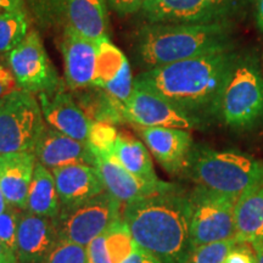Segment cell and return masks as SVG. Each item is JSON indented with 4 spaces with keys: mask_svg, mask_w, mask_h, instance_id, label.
<instances>
[{
    "mask_svg": "<svg viewBox=\"0 0 263 263\" xmlns=\"http://www.w3.org/2000/svg\"><path fill=\"white\" fill-rule=\"evenodd\" d=\"M122 218L137 245L162 263H188L194 249L190 205L177 185L123 205Z\"/></svg>",
    "mask_w": 263,
    "mask_h": 263,
    "instance_id": "cell-2",
    "label": "cell"
},
{
    "mask_svg": "<svg viewBox=\"0 0 263 263\" xmlns=\"http://www.w3.org/2000/svg\"><path fill=\"white\" fill-rule=\"evenodd\" d=\"M194 251L202 245L234 238L235 197L196 185L188 195Z\"/></svg>",
    "mask_w": 263,
    "mask_h": 263,
    "instance_id": "cell-8",
    "label": "cell"
},
{
    "mask_svg": "<svg viewBox=\"0 0 263 263\" xmlns=\"http://www.w3.org/2000/svg\"><path fill=\"white\" fill-rule=\"evenodd\" d=\"M3 11V10H2V8H0V12H2Z\"/></svg>",
    "mask_w": 263,
    "mask_h": 263,
    "instance_id": "cell-41",
    "label": "cell"
},
{
    "mask_svg": "<svg viewBox=\"0 0 263 263\" xmlns=\"http://www.w3.org/2000/svg\"><path fill=\"white\" fill-rule=\"evenodd\" d=\"M224 263H257L254 246L250 242H236L226 257Z\"/></svg>",
    "mask_w": 263,
    "mask_h": 263,
    "instance_id": "cell-31",
    "label": "cell"
},
{
    "mask_svg": "<svg viewBox=\"0 0 263 263\" xmlns=\"http://www.w3.org/2000/svg\"><path fill=\"white\" fill-rule=\"evenodd\" d=\"M112 156L117 159L127 171L138 178L149 183H159L161 179L156 176L153 160L147 150L140 140L136 139L126 132H120L115 145Z\"/></svg>",
    "mask_w": 263,
    "mask_h": 263,
    "instance_id": "cell-23",
    "label": "cell"
},
{
    "mask_svg": "<svg viewBox=\"0 0 263 263\" xmlns=\"http://www.w3.org/2000/svg\"><path fill=\"white\" fill-rule=\"evenodd\" d=\"M6 59L20 89L38 95L64 87L35 29H31Z\"/></svg>",
    "mask_w": 263,
    "mask_h": 263,
    "instance_id": "cell-9",
    "label": "cell"
},
{
    "mask_svg": "<svg viewBox=\"0 0 263 263\" xmlns=\"http://www.w3.org/2000/svg\"><path fill=\"white\" fill-rule=\"evenodd\" d=\"M235 244L236 240L233 238L200 246L193 252L188 263H224L226 257Z\"/></svg>",
    "mask_w": 263,
    "mask_h": 263,
    "instance_id": "cell-29",
    "label": "cell"
},
{
    "mask_svg": "<svg viewBox=\"0 0 263 263\" xmlns=\"http://www.w3.org/2000/svg\"><path fill=\"white\" fill-rule=\"evenodd\" d=\"M240 0H149L138 12L146 24H207L229 20Z\"/></svg>",
    "mask_w": 263,
    "mask_h": 263,
    "instance_id": "cell-10",
    "label": "cell"
},
{
    "mask_svg": "<svg viewBox=\"0 0 263 263\" xmlns=\"http://www.w3.org/2000/svg\"><path fill=\"white\" fill-rule=\"evenodd\" d=\"M97 45L98 62L93 85L100 89H105L111 82L120 77L129 62L126 55L117 47H115L108 38L99 39Z\"/></svg>",
    "mask_w": 263,
    "mask_h": 263,
    "instance_id": "cell-24",
    "label": "cell"
},
{
    "mask_svg": "<svg viewBox=\"0 0 263 263\" xmlns=\"http://www.w3.org/2000/svg\"><path fill=\"white\" fill-rule=\"evenodd\" d=\"M43 117L49 127L76 140L88 143L93 121L87 117L71 93L61 87L51 93L37 95Z\"/></svg>",
    "mask_w": 263,
    "mask_h": 263,
    "instance_id": "cell-14",
    "label": "cell"
},
{
    "mask_svg": "<svg viewBox=\"0 0 263 263\" xmlns=\"http://www.w3.org/2000/svg\"><path fill=\"white\" fill-rule=\"evenodd\" d=\"M85 249H87V263H111L110 256L105 246L104 234L91 240L89 244L85 246Z\"/></svg>",
    "mask_w": 263,
    "mask_h": 263,
    "instance_id": "cell-32",
    "label": "cell"
},
{
    "mask_svg": "<svg viewBox=\"0 0 263 263\" xmlns=\"http://www.w3.org/2000/svg\"><path fill=\"white\" fill-rule=\"evenodd\" d=\"M60 47L65 64V83L68 89L77 91L93 87L98 62L97 41L66 26Z\"/></svg>",
    "mask_w": 263,
    "mask_h": 263,
    "instance_id": "cell-12",
    "label": "cell"
},
{
    "mask_svg": "<svg viewBox=\"0 0 263 263\" xmlns=\"http://www.w3.org/2000/svg\"><path fill=\"white\" fill-rule=\"evenodd\" d=\"M39 263H87V249L67 240H58Z\"/></svg>",
    "mask_w": 263,
    "mask_h": 263,
    "instance_id": "cell-28",
    "label": "cell"
},
{
    "mask_svg": "<svg viewBox=\"0 0 263 263\" xmlns=\"http://www.w3.org/2000/svg\"><path fill=\"white\" fill-rule=\"evenodd\" d=\"M55 4L65 16L66 26L93 41L108 38L106 0H55Z\"/></svg>",
    "mask_w": 263,
    "mask_h": 263,
    "instance_id": "cell-19",
    "label": "cell"
},
{
    "mask_svg": "<svg viewBox=\"0 0 263 263\" xmlns=\"http://www.w3.org/2000/svg\"><path fill=\"white\" fill-rule=\"evenodd\" d=\"M33 153L37 162L50 171L70 164L95 166V155L88 143L76 140L48 124Z\"/></svg>",
    "mask_w": 263,
    "mask_h": 263,
    "instance_id": "cell-16",
    "label": "cell"
},
{
    "mask_svg": "<svg viewBox=\"0 0 263 263\" xmlns=\"http://www.w3.org/2000/svg\"><path fill=\"white\" fill-rule=\"evenodd\" d=\"M122 203L107 190L84 201L61 206L59 215L52 219L58 240H67L85 248L122 218Z\"/></svg>",
    "mask_w": 263,
    "mask_h": 263,
    "instance_id": "cell-6",
    "label": "cell"
},
{
    "mask_svg": "<svg viewBox=\"0 0 263 263\" xmlns=\"http://www.w3.org/2000/svg\"><path fill=\"white\" fill-rule=\"evenodd\" d=\"M37 159L34 153L0 155V190L10 205L25 211Z\"/></svg>",
    "mask_w": 263,
    "mask_h": 263,
    "instance_id": "cell-18",
    "label": "cell"
},
{
    "mask_svg": "<svg viewBox=\"0 0 263 263\" xmlns=\"http://www.w3.org/2000/svg\"><path fill=\"white\" fill-rule=\"evenodd\" d=\"M61 206L72 205L103 193L105 186L98 170L89 164H70L51 170Z\"/></svg>",
    "mask_w": 263,
    "mask_h": 263,
    "instance_id": "cell-20",
    "label": "cell"
},
{
    "mask_svg": "<svg viewBox=\"0 0 263 263\" xmlns=\"http://www.w3.org/2000/svg\"><path fill=\"white\" fill-rule=\"evenodd\" d=\"M95 155V168L107 190L122 205L151 196L171 188L172 183L161 180L159 183L144 182L133 176L112 155Z\"/></svg>",
    "mask_w": 263,
    "mask_h": 263,
    "instance_id": "cell-15",
    "label": "cell"
},
{
    "mask_svg": "<svg viewBox=\"0 0 263 263\" xmlns=\"http://www.w3.org/2000/svg\"><path fill=\"white\" fill-rule=\"evenodd\" d=\"M254 246L256 256H257V263H263V239H258L251 242Z\"/></svg>",
    "mask_w": 263,
    "mask_h": 263,
    "instance_id": "cell-38",
    "label": "cell"
},
{
    "mask_svg": "<svg viewBox=\"0 0 263 263\" xmlns=\"http://www.w3.org/2000/svg\"><path fill=\"white\" fill-rule=\"evenodd\" d=\"M57 241L52 219L22 211L16 238V255L20 263H39Z\"/></svg>",
    "mask_w": 263,
    "mask_h": 263,
    "instance_id": "cell-17",
    "label": "cell"
},
{
    "mask_svg": "<svg viewBox=\"0 0 263 263\" xmlns=\"http://www.w3.org/2000/svg\"><path fill=\"white\" fill-rule=\"evenodd\" d=\"M120 132L115 124L93 121L88 138V145L97 155H112Z\"/></svg>",
    "mask_w": 263,
    "mask_h": 263,
    "instance_id": "cell-27",
    "label": "cell"
},
{
    "mask_svg": "<svg viewBox=\"0 0 263 263\" xmlns=\"http://www.w3.org/2000/svg\"><path fill=\"white\" fill-rule=\"evenodd\" d=\"M234 239L236 242H254L263 239V183L246 190L238 197L234 209Z\"/></svg>",
    "mask_w": 263,
    "mask_h": 263,
    "instance_id": "cell-21",
    "label": "cell"
},
{
    "mask_svg": "<svg viewBox=\"0 0 263 263\" xmlns=\"http://www.w3.org/2000/svg\"><path fill=\"white\" fill-rule=\"evenodd\" d=\"M126 121L138 127H171L190 130L199 127L193 118L161 95L134 87L124 106Z\"/></svg>",
    "mask_w": 263,
    "mask_h": 263,
    "instance_id": "cell-11",
    "label": "cell"
},
{
    "mask_svg": "<svg viewBox=\"0 0 263 263\" xmlns=\"http://www.w3.org/2000/svg\"><path fill=\"white\" fill-rule=\"evenodd\" d=\"M0 263H20L17 255L14 250L0 240Z\"/></svg>",
    "mask_w": 263,
    "mask_h": 263,
    "instance_id": "cell-36",
    "label": "cell"
},
{
    "mask_svg": "<svg viewBox=\"0 0 263 263\" xmlns=\"http://www.w3.org/2000/svg\"><path fill=\"white\" fill-rule=\"evenodd\" d=\"M123 263H162L156 256H154L146 250L141 249L140 246H137L136 251L132 254Z\"/></svg>",
    "mask_w": 263,
    "mask_h": 263,
    "instance_id": "cell-35",
    "label": "cell"
},
{
    "mask_svg": "<svg viewBox=\"0 0 263 263\" xmlns=\"http://www.w3.org/2000/svg\"><path fill=\"white\" fill-rule=\"evenodd\" d=\"M47 123L38 98L16 89L0 100V155L33 153Z\"/></svg>",
    "mask_w": 263,
    "mask_h": 263,
    "instance_id": "cell-7",
    "label": "cell"
},
{
    "mask_svg": "<svg viewBox=\"0 0 263 263\" xmlns=\"http://www.w3.org/2000/svg\"><path fill=\"white\" fill-rule=\"evenodd\" d=\"M16 89H18V85L14 73L9 65L0 61V100Z\"/></svg>",
    "mask_w": 263,
    "mask_h": 263,
    "instance_id": "cell-34",
    "label": "cell"
},
{
    "mask_svg": "<svg viewBox=\"0 0 263 263\" xmlns=\"http://www.w3.org/2000/svg\"><path fill=\"white\" fill-rule=\"evenodd\" d=\"M29 32L25 10L0 12V55L14 50Z\"/></svg>",
    "mask_w": 263,
    "mask_h": 263,
    "instance_id": "cell-25",
    "label": "cell"
},
{
    "mask_svg": "<svg viewBox=\"0 0 263 263\" xmlns=\"http://www.w3.org/2000/svg\"><path fill=\"white\" fill-rule=\"evenodd\" d=\"M60 210L61 202L54 176L50 170L37 162L29 186L27 207L25 211L54 219Z\"/></svg>",
    "mask_w": 263,
    "mask_h": 263,
    "instance_id": "cell-22",
    "label": "cell"
},
{
    "mask_svg": "<svg viewBox=\"0 0 263 263\" xmlns=\"http://www.w3.org/2000/svg\"><path fill=\"white\" fill-rule=\"evenodd\" d=\"M3 11H18L24 10V0H0Z\"/></svg>",
    "mask_w": 263,
    "mask_h": 263,
    "instance_id": "cell-37",
    "label": "cell"
},
{
    "mask_svg": "<svg viewBox=\"0 0 263 263\" xmlns=\"http://www.w3.org/2000/svg\"><path fill=\"white\" fill-rule=\"evenodd\" d=\"M136 128L164 171L171 174L183 172L193 147V138L189 130L171 127L136 126Z\"/></svg>",
    "mask_w": 263,
    "mask_h": 263,
    "instance_id": "cell-13",
    "label": "cell"
},
{
    "mask_svg": "<svg viewBox=\"0 0 263 263\" xmlns=\"http://www.w3.org/2000/svg\"><path fill=\"white\" fill-rule=\"evenodd\" d=\"M257 26L263 33V0H257Z\"/></svg>",
    "mask_w": 263,
    "mask_h": 263,
    "instance_id": "cell-39",
    "label": "cell"
},
{
    "mask_svg": "<svg viewBox=\"0 0 263 263\" xmlns=\"http://www.w3.org/2000/svg\"><path fill=\"white\" fill-rule=\"evenodd\" d=\"M183 172L199 186L238 199L248 189L263 183V160L236 150L193 145Z\"/></svg>",
    "mask_w": 263,
    "mask_h": 263,
    "instance_id": "cell-4",
    "label": "cell"
},
{
    "mask_svg": "<svg viewBox=\"0 0 263 263\" xmlns=\"http://www.w3.org/2000/svg\"><path fill=\"white\" fill-rule=\"evenodd\" d=\"M236 57L228 49L145 70L134 78V87L167 99L200 127L218 117L219 98Z\"/></svg>",
    "mask_w": 263,
    "mask_h": 263,
    "instance_id": "cell-1",
    "label": "cell"
},
{
    "mask_svg": "<svg viewBox=\"0 0 263 263\" xmlns=\"http://www.w3.org/2000/svg\"><path fill=\"white\" fill-rule=\"evenodd\" d=\"M105 246L111 263H123L136 251L137 242L123 218L117 219L104 233Z\"/></svg>",
    "mask_w": 263,
    "mask_h": 263,
    "instance_id": "cell-26",
    "label": "cell"
},
{
    "mask_svg": "<svg viewBox=\"0 0 263 263\" xmlns=\"http://www.w3.org/2000/svg\"><path fill=\"white\" fill-rule=\"evenodd\" d=\"M230 20L207 24H146L136 35V57L145 70L233 48Z\"/></svg>",
    "mask_w": 263,
    "mask_h": 263,
    "instance_id": "cell-3",
    "label": "cell"
},
{
    "mask_svg": "<svg viewBox=\"0 0 263 263\" xmlns=\"http://www.w3.org/2000/svg\"><path fill=\"white\" fill-rule=\"evenodd\" d=\"M8 206H9L8 200L5 199L4 194H3L2 190H0V215H2V213L5 211L6 207H8Z\"/></svg>",
    "mask_w": 263,
    "mask_h": 263,
    "instance_id": "cell-40",
    "label": "cell"
},
{
    "mask_svg": "<svg viewBox=\"0 0 263 263\" xmlns=\"http://www.w3.org/2000/svg\"><path fill=\"white\" fill-rule=\"evenodd\" d=\"M107 5L118 15L138 14L149 0H106Z\"/></svg>",
    "mask_w": 263,
    "mask_h": 263,
    "instance_id": "cell-33",
    "label": "cell"
},
{
    "mask_svg": "<svg viewBox=\"0 0 263 263\" xmlns=\"http://www.w3.org/2000/svg\"><path fill=\"white\" fill-rule=\"evenodd\" d=\"M218 118L240 130L263 123V76L254 58L236 57L219 98Z\"/></svg>",
    "mask_w": 263,
    "mask_h": 263,
    "instance_id": "cell-5",
    "label": "cell"
},
{
    "mask_svg": "<svg viewBox=\"0 0 263 263\" xmlns=\"http://www.w3.org/2000/svg\"><path fill=\"white\" fill-rule=\"evenodd\" d=\"M22 210L10 205L0 215V240L16 252V238Z\"/></svg>",
    "mask_w": 263,
    "mask_h": 263,
    "instance_id": "cell-30",
    "label": "cell"
}]
</instances>
